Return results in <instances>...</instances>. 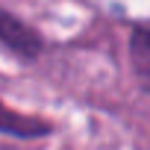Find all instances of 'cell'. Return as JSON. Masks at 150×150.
<instances>
[{"label": "cell", "instance_id": "obj_1", "mask_svg": "<svg viewBox=\"0 0 150 150\" xmlns=\"http://www.w3.org/2000/svg\"><path fill=\"white\" fill-rule=\"evenodd\" d=\"M0 129L3 132H12V135H44L47 132V124L41 121H30L6 106H0Z\"/></svg>", "mask_w": 150, "mask_h": 150}, {"label": "cell", "instance_id": "obj_2", "mask_svg": "<svg viewBox=\"0 0 150 150\" xmlns=\"http://www.w3.org/2000/svg\"><path fill=\"white\" fill-rule=\"evenodd\" d=\"M132 65H135L141 86L150 91V33H144V30H138L132 35Z\"/></svg>", "mask_w": 150, "mask_h": 150}]
</instances>
